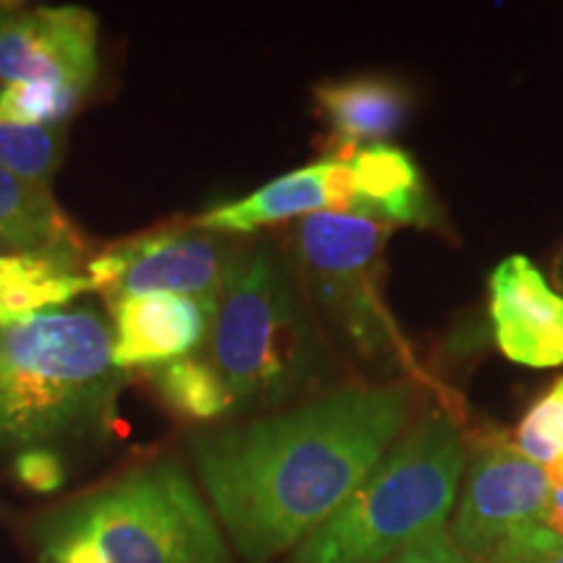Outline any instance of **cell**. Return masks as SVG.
<instances>
[{
    "instance_id": "obj_1",
    "label": "cell",
    "mask_w": 563,
    "mask_h": 563,
    "mask_svg": "<svg viewBox=\"0 0 563 563\" xmlns=\"http://www.w3.org/2000/svg\"><path fill=\"white\" fill-rule=\"evenodd\" d=\"M415 389L344 386L295 410L191 439L196 473L243 563L298 548L382 464Z\"/></svg>"
},
{
    "instance_id": "obj_2",
    "label": "cell",
    "mask_w": 563,
    "mask_h": 563,
    "mask_svg": "<svg viewBox=\"0 0 563 563\" xmlns=\"http://www.w3.org/2000/svg\"><path fill=\"white\" fill-rule=\"evenodd\" d=\"M125 373L97 308H60L0 329V452H24L108 428Z\"/></svg>"
},
{
    "instance_id": "obj_3",
    "label": "cell",
    "mask_w": 563,
    "mask_h": 563,
    "mask_svg": "<svg viewBox=\"0 0 563 563\" xmlns=\"http://www.w3.org/2000/svg\"><path fill=\"white\" fill-rule=\"evenodd\" d=\"M40 563H232L217 519L175 462L131 470L32 532Z\"/></svg>"
},
{
    "instance_id": "obj_4",
    "label": "cell",
    "mask_w": 563,
    "mask_h": 563,
    "mask_svg": "<svg viewBox=\"0 0 563 563\" xmlns=\"http://www.w3.org/2000/svg\"><path fill=\"white\" fill-rule=\"evenodd\" d=\"M209 355L235 407L290 402L327 378L329 350L292 264L274 245L256 243L238 256Z\"/></svg>"
},
{
    "instance_id": "obj_5",
    "label": "cell",
    "mask_w": 563,
    "mask_h": 563,
    "mask_svg": "<svg viewBox=\"0 0 563 563\" xmlns=\"http://www.w3.org/2000/svg\"><path fill=\"white\" fill-rule=\"evenodd\" d=\"M467 464L462 428L431 415L391 446L361 488L295 548L290 563H386L446 527Z\"/></svg>"
},
{
    "instance_id": "obj_6",
    "label": "cell",
    "mask_w": 563,
    "mask_h": 563,
    "mask_svg": "<svg viewBox=\"0 0 563 563\" xmlns=\"http://www.w3.org/2000/svg\"><path fill=\"white\" fill-rule=\"evenodd\" d=\"M389 224L361 214L321 211L290 230V256L311 311L352 355L399 368L418 386L433 389L452 418L454 397L426 368L384 295V245Z\"/></svg>"
},
{
    "instance_id": "obj_7",
    "label": "cell",
    "mask_w": 563,
    "mask_h": 563,
    "mask_svg": "<svg viewBox=\"0 0 563 563\" xmlns=\"http://www.w3.org/2000/svg\"><path fill=\"white\" fill-rule=\"evenodd\" d=\"M241 251L230 235L199 230L191 222L159 224L89 258L87 282L108 302L183 295L217 313Z\"/></svg>"
},
{
    "instance_id": "obj_8",
    "label": "cell",
    "mask_w": 563,
    "mask_h": 563,
    "mask_svg": "<svg viewBox=\"0 0 563 563\" xmlns=\"http://www.w3.org/2000/svg\"><path fill=\"white\" fill-rule=\"evenodd\" d=\"M551 477L509 441L485 439L464 464L460 506L449 534L475 563L525 527L545 522Z\"/></svg>"
},
{
    "instance_id": "obj_9",
    "label": "cell",
    "mask_w": 563,
    "mask_h": 563,
    "mask_svg": "<svg viewBox=\"0 0 563 563\" xmlns=\"http://www.w3.org/2000/svg\"><path fill=\"white\" fill-rule=\"evenodd\" d=\"M100 74V21L79 5L16 11L0 26V79L53 81L87 95Z\"/></svg>"
},
{
    "instance_id": "obj_10",
    "label": "cell",
    "mask_w": 563,
    "mask_h": 563,
    "mask_svg": "<svg viewBox=\"0 0 563 563\" xmlns=\"http://www.w3.org/2000/svg\"><path fill=\"white\" fill-rule=\"evenodd\" d=\"M490 323L498 350L527 368L563 363V298L527 256H509L488 282Z\"/></svg>"
},
{
    "instance_id": "obj_11",
    "label": "cell",
    "mask_w": 563,
    "mask_h": 563,
    "mask_svg": "<svg viewBox=\"0 0 563 563\" xmlns=\"http://www.w3.org/2000/svg\"><path fill=\"white\" fill-rule=\"evenodd\" d=\"M352 209H355V180H352L350 165L332 157L279 175L243 199L211 207L191 220V224L232 238L249 235L269 224L298 220V217L306 220L321 211L352 214Z\"/></svg>"
},
{
    "instance_id": "obj_12",
    "label": "cell",
    "mask_w": 563,
    "mask_h": 563,
    "mask_svg": "<svg viewBox=\"0 0 563 563\" xmlns=\"http://www.w3.org/2000/svg\"><path fill=\"white\" fill-rule=\"evenodd\" d=\"M112 365L118 371L159 368L194 355L214 327V311L183 295H146L108 302Z\"/></svg>"
},
{
    "instance_id": "obj_13",
    "label": "cell",
    "mask_w": 563,
    "mask_h": 563,
    "mask_svg": "<svg viewBox=\"0 0 563 563\" xmlns=\"http://www.w3.org/2000/svg\"><path fill=\"white\" fill-rule=\"evenodd\" d=\"M316 112L329 129L334 159H347L363 146L384 144L405 129L412 115V91L384 74L327 79L313 87Z\"/></svg>"
},
{
    "instance_id": "obj_14",
    "label": "cell",
    "mask_w": 563,
    "mask_h": 563,
    "mask_svg": "<svg viewBox=\"0 0 563 563\" xmlns=\"http://www.w3.org/2000/svg\"><path fill=\"white\" fill-rule=\"evenodd\" d=\"M355 180L352 214L384 224L439 228V207L428 194L418 162L399 146L373 144L344 159Z\"/></svg>"
},
{
    "instance_id": "obj_15",
    "label": "cell",
    "mask_w": 563,
    "mask_h": 563,
    "mask_svg": "<svg viewBox=\"0 0 563 563\" xmlns=\"http://www.w3.org/2000/svg\"><path fill=\"white\" fill-rule=\"evenodd\" d=\"M79 266L81 253L66 249L13 251L0 258V329L60 311L91 292Z\"/></svg>"
},
{
    "instance_id": "obj_16",
    "label": "cell",
    "mask_w": 563,
    "mask_h": 563,
    "mask_svg": "<svg viewBox=\"0 0 563 563\" xmlns=\"http://www.w3.org/2000/svg\"><path fill=\"white\" fill-rule=\"evenodd\" d=\"M0 235L16 251L66 249L87 253V241L55 203L51 188L0 167Z\"/></svg>"
},
{
    "instance_id": "obj_17",
    "label": "cell",
    "mask_w": 563,
    "mask_h": 563,
    "mask_svg": "<svg viewBox=\"0 0 563 563\" xmlns=\"http://www.w3.org/2000/svg\"><path fill=\"white\" fill-rule=\"evenodd\" d=\"M152 384L162 405L186 422H209L235 410L228 386L214 365L188 355L152 371Z\"/></svg>"
},
{
    "instance_id": "obj_18",
    "label": "cell",
    "mask_w": 563,
    "mask_h": 563,
    "mask_svg": "<svg viewBox=\"0 0 563 563\" xmlns=\"http://www.w3.org/2000/svg\"><path fill=\"white\" fill-rule=\"evenodd\" d=\"M66 154V125H19L0 118V167L51 188Z\"/></svg>"
},
{
    "instance_id": "obj_19",
    "label": "cell",
    "mask_w": 563,
    "mask_h": 563,
    "mask_svg": "<svg viewBox=\"0 0 563 563\" xmlns=\"http://www.w3.org/2000/svg\"><path fill=\"white\" fill-rule=\"evenodd\" d=\"M81 100V91L63 84L13 81L0 89V118L19 125H63Z\"/></svg>"
},
{
    "instance_id": "obj_20",
    "label": "cell",
    "mask_w": 563,
    "mask_h": 563,
    "mask_svg": "<svg viewBox=\"0 0 563 563\" xmlns=\"http://www.w3.org/2000/svg\"><path fill=\"white\" fill-rule=\"evenodd\" d=\"M517 449L540 467L563 460V399L553 389L540 397L519 422Z\"/></svg>"
},
{
    "instance_id": "obj_21",
    "label": "cell",
    "mask_w": 563,
    "mask_h": 563,
    "mask_svg": "<svg viewBox=\"0 0 563 563\" xmlns=\"http://www.w3.org/2000/svg\"><path fill=\"white\" fill-rule=\"evenodd\" d=\"M481 563H563V540L545 522L530 525Z\"/></svg>"
},
{
    "instance_id": "obj_22",
    "label": "cell",
    "mask_w": 563,
    "mask_h": 563,
    "mask_svg": "<svg viewBox=\"0 0 563 563\" xmlns=\"http://www.w3.org/2000/svg\"><path fill=\"white\" fill-rule=\"evenodd\" d=\"M11 473L24 490L51 496L66 485V464L63 456L51 446H34L16 452L11 462Z\"/></svg>"
},
{
    "instance_id": "obj_23",
    "label": "cell",
    "mask_w": 563,
    "mask_h": 563,
    "mask_svg": "<svg viewBox=\"0 0 563 563\" xmlns=\"http://www.w3.org/2000/svg\"><path fill=\"white\" fill-rule=\"evenodd\" d=\"M386 563H475L473 559L462 553V548L454 543L446 527L435 530L426 538L415 540L407 548H402L397 555H391Z\"/></svg>"
},
{
    "instance_id": "obj_24",
    "label": "cell",
    "mask_w": 563,
    "mask_h": 563,
    "mask_svg": "<svg viewBox=\"0 0 563 563\" xmlns=\"http://www.w3.org/2000/svg\"><path fill=\"white\" fill-rule=\"evenodd\" d=\"M545 525L563 540V485H551V498H548Z\"/></svg>"
},
{
    "instance_id": "obj_25",
    "label": "cell",
    "mask_w": 563,
    "mask_h": 563,
    "mask_svg": "<svg viewBox=\"0 0 563 563\" xmlns=\"http://www.w3.org/2000/svg\"><path fill=\"white\" fill-rule=\"evenodd\" d=\"M19 9H16V5H9V3H0V26H3L5 24V21H9L11 16H13V13H16Z\"/></svg>"
},
{
    "instance_id": "obj_26",
    "label": "cell",
    "mask_w": 563,
    "mask_h": 563,
    "mask_svg": "<svg viewBox=\"0 0 563 563\" xmlns=\"http://www.w3.org/2000/svg\"><path fill=\"white\" fill-rule=\"evenodd\" d=\"M13 251H16V249H13V245H11L9 241H5L3 235H0V258L9 256V253H13Z\"/></svg>"
},
{
    "instance_id": "obj_27",
    "label": "cell",
    "mask_w": 563,
    "mask_h": 563,
    "mask_svg": "<svg viewBox=\"0 0 563 563\" xmlns=\"http://www.w3.org/2000/svg\"><path fill=\"white\" fill-rule=\"evenodd\" d=\"M553 391L559 394V397L563 399V378H559V382H555V386H553Z\"/></svg>"
}]
</instances>
